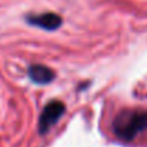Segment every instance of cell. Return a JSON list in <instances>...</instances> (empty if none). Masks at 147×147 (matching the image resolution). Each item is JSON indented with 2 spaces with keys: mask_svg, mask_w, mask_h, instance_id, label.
I'll return each mask as SVG.
<instances>
[{
  "mask_svg": "<svg viewBox=\"0 0 147 147\" xmlns=\"http://www.w3.org/2000/svg\"><path fill=\"white\" fill-rule=\"evenodd\" d=\"M29 77L32 82L37 84H47L54 80L56 74L50 67L42 66V64H33L29 67Z\"/></svg>",
  "mask_w": 147,
  "mask_h": 147,
  "instance_id": "4",
  "label": "cell"
},
{
  "mask_svg": "<svg viewBox=\"0 0 147 147\" xmlns=\"http://www.w3.org/2000/svg\"><path fill=\"white\" fill-rule=\"evenodd\" d=\"M66 111V106L64 103L59 101V100H53L45 107L40 120H39V133L40 134H46L50 129L60 120V117L64 114Z\"/></svg>",
  "mask_w": 147,
  "mask_h": 147,
  "instance_id": "2",
  "label": "cell"
},
{
  "mask_svg": "<svg viewBox=\"0 0 147 147\" xmlns=\"http://www.w3.org/2000/svg\"><path fill=\"white\" fill-rule=\"evenodd\" d=\"M27 23L33 24V26H37V27H42L45 30H56L61 26L63 20H61V16L56 14V13H42V14H30L26 17Z\"/></svg>",
  "mask_w": 147,
  "mask_h": 147,
  "instance_id": "3",
  "label": "cell"
},
{
  "mask_svg": "<svg viewBox=\"0 0 147 147\" xmlns=\"http://www.w3.org/2000/svg\"><path fill=\"white\" fill-rule=\"evenodd\" d=\"M147 130V110H123L113 121L114 134L123 142H131Z\"/></svg>",
  "mask_w": 147,
  "mask_h": 147,
  "instance_id": "1",
  "label": "cell"
}]
</instances>
